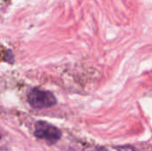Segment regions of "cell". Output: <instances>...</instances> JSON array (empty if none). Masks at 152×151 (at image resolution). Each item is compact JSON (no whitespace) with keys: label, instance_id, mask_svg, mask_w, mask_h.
<instances>
[{"label":"cell","instance_id":"cell-1","mask_svg":"<svg viewBox=\"0 0 152 151\" xmlns=\"http://www.w3.org/2000/svg\"><path fill=\"white\" fill-rule=\"evenodd\" d=\"M28 101L36 109H47L54 106L57 102L56 98L52 93L41 89L31 90L28 95Z\"/></svg>","mask_w":152,"mask_h":151},{"label":"cell","instance_id":"cell-2","mask_svg":"<svg viewBox=\"0 0 152 151\" xmlns=\"http://www.w3.org/2000/svg\"><path fill=\"white\" fill-rule=\"evenodd\" d=\"M34 135L52 145L55 144L61 139V132L56 126L45 121H37L35 125Z\"/></svg>","mask_w":152,"mask_h":151},{"label":"cell","instance_id":"cell-3","mask_svg":"<svg viewBox=\"0 0 152 151\" xmlns=\"http://www.w3.org/2000/svg\"><path fill=\"white\" fill-rule=\"evenodd\" d=\"M84 151H108L107 149L103 147H98V146H89L85 148Z\"/></svg>","mask_w":152,"mask_h":151},{"label":"cell","instance_id":"cell-4","mask_svg":"<svg viewBox=\"0 0 152 151\" xmlns=\"http://www.w3.org/2000/svg\"><path fill=\"white\" fill-rule=\"evenodd\" d=\"M115 149L118 151H137L134 147L131 146H118Z\"/></svg>","mask_w":152,"mask_h":151},{"label":"cell","instance_id":"cell-5","mask_svg":"<svg viewBox=\"0 0 152 151\" xmlns=\"http://www.w3.org/2000/svg\"><path fill=\"white\" fill-rule=\"evenodd\" d=\"M0 139H1V136H0Z\"/></svg>","mask_w":152,"mask_h":151}]
</instances>
